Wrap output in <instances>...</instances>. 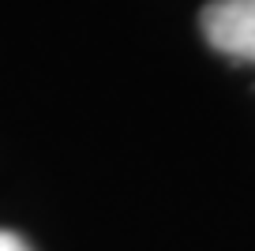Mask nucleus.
Masks as SVG:
<instances>
[{
  "mask_svg": "<svg viewBox=\"0 0 255 251\" xmlns=\"http://www.w3.org/2000/svg\"><path fill=\"white\" fill-rule=\"evenodd\" d=\"M199 26L218 53L255 64V0H210Z\"/></svg>",
  "mask_w": 255,
  "mask_h": 251,
  "instance_id": "1",
  "label": "nucleus"
},
{
  "mask_svg": "<svg viewBox=\"0 0 255 251\" xmlns=\"http://www.w3.org/2000/svg\"><path fill=\"white\" fill-rule=\"evenodd\" d=\"M0 251H30V244H26L23 236L8 233V229H0Z\"/></svg>",
  "mask_w": 255,
  "mask_h": 251,
  "instance_id": "2",
  "label": "nucleus"
}]
</instances>
